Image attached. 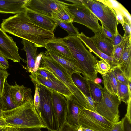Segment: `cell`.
<instances>
[{"label":"cell","mask_w":131,"mask_h":131,"mask_svg":"<svg viewBox=\"0 0 131 131\" xmlns=\"http://www.w3.org/2000/svg\"><path fill=\"white\" fill-rule=\"evenodd\" d=\"M0 27L6 32L30 41L37 47L45 48L46 43L54 37V32L36 25L24 13L3 19Z\"/></svg>","instance_id":"cell-1"},{"label":"cell","mask_w":131,"mask_h":131,"mask_svg":"<svg viewBox=\"0 0 131 131\" xmlns=\"http://www.w3.org/2000/svg\"><path fill=\"white\" fill-rule=\"evenodd\" d=\"M33 103L32 98L13 109L3 110V117L10 127L17 129L46 128Z\"/></svg>","instance_id":"cell-2"},{"label":"cell","mask_w":131,"mask_h":131,"mask_svg":"<svg viewBox=\"0 0 131 131\" xmlns=\"http://www.w3.org/2000/svg\"><path fill=\"white\" fill-rule=\"evenodd\" d=\"M40 67L51 73L56 78L64 84L69 89L79 103L86 108L91 110L86 96L77 88L66 70L54 60L45 51L41 52Z\"/></svg>","instance_id":"cell-3"},{"label":"cell","mask_w":131,"mask_h":131,"mask_svg":"<svg viewBox=\"0 0 131 131\" xmlns=\"http://www.w3.org/2000/svg\"><path fill=\"white\" fill-rule=\"evenodd\" d=\"M68 47L73 58L84 72V77L93 81L97 77V58L86 49L79 39L72 41Z\"/></svg>","instance_id":"cell-4"},{"label":"cell","mask_w":131,"mask_h":131,"mask_svg":"<svg viewBox=\"0 0 131 131\" xmlns=\"http://www.w3.org/2000/svg\"><path fill=\"white\" fill-rule=\"evenodd\" d=\"M34 84L37 86L40 100L38 113L48 131H58L59 127L52 105V92L42 85Z\"/></svg>","instance_id":"cell-5"},{"label":"cell","mask_w":131,"mask_h":131,"mask_svg":"<svg viewBox=\"0 0 131 131\" xmlns=\"http://www.w3.org/2000/svg\"><path fill=\"white\" fill-rule=\"evenodd\" d=\"M83 3L97 17L105 28L113 35L118 31L119 24L114 11L99 0H82Z\"/></svg>","instance_id":"cell-6"},{"label":"cell","mask_w":131,"mask_h":131,"mask_svg":"<svg viewBox=\"0 0 131 131\" xmlns=\"http://www.w3.org/2000/svg\"><path fill=\"white\" fill-rule=\"evenodd\" d=\"M103 95L96 105V111L102 116L115 124L119 121V105L121 101L117 96L110 93L105 87L102 88Z\"/></svg>","instance_id":"cell-7"},{"label":"cell","mask_w":131,"mask_h":131,"mask_svg":"<svg viewBox=\"0 0 131 131\" xmlns=\"http://www.w3.org/2000/svg\"><path fill=\"white\" fill-rule=\"evenodd\" d=\"M67 6L74 16L73 22L85 26L93 31L95 35L100 32L102 27L99 23L98 18L83 3H67Z\"/></svg>","instance_id":"cell-8"},{"label":"cell","mask_w":131,"mask_h":131,"mask_svg":"<svg viewBox=\"0 0 131 131\" xmlns=\"http://www.w3.org/2000/svg\"><path fill=\"white\" fill-rule=\"evenodd\" d=\"M79 126L94 131H110L114 124L110 121L96 111L84 107L78 120Z\"/></svg>","instance_id":"cell-9"},{"label":"cell","mask_w":131,"mask_h":131,"mask_svg":"<svg viewBox=\"0 0 131 131\" xmlns=\"http://www.w3.org/2000/svg\"><path fill=\"white\" fill-rule=\"evenodd\" d=\"M67 3L58 0H28L25 7L27 9L53 18Z\"/></svg>","instance_id":"cell-10"},{"label":"cell","mask_w":131,"mask_h":131,"mask_svg":"<svg viewBox=\"0 0 131 131\" xmlns=\"http://www.w3.org/2000/svg\"><path fill=\"white\" fill-rule=\"evenodd\" d=\"M18 49L12 37L0 28V55L7 60L19 62L22 59L19 54Z\"/></svg>","instance_id":"cell-11"},{"label":"cell","mask_w":131,"mask_h":131,"mask_svg":"<svg viewBox=\"0 0 131 131\" xmlns=\"http://www.w3.org/2000/svg\"><path fill=\"white\" fill-rule=\"evenodd\" d=\"M29 77L33 83L42 85L52 92L60 93L68 97L73 95L68 88L58 79L45 78L36 74L31 73Z\"/></svg>","instance_id":"cell-12"},{"label":"cell","mask_w":131,"mask_h":131,"mask_svg":"<svg viewBox=\"0 0 131 131\" xmlns=\"http://www.w3.org/2000/svg\"><path fill=\"white\" fill-rule=\"evenodd\" d=\"M124 38L123 50L117 66L122 72L127 79L131 81V37Z\"/></svg>","instance_id":"cell-13"},{"label":"cell","mask_w":131,"mask_h":131,"mask_svg":"<svg viewBox=\"0 0 131 131\" xmlns=\"http://www.w3.org/2000/svg\"><path fill=\"white\" fill-rule=\"evenodd\" d=\"M48 54L55 61L64 68L71 75L74 73L82 74L84 72L77 61L74 59L68 57L56 52L47 50Z\"/></svg>","instance_id":"cell-14"},{"label":"cell","mask_w":131,"mask_h":131,"mask_svg":"<svg viewBox=\"0 0 131 131\" xmlns=\"http://www.w3.org/2000/svg\"><path fill=\"white\" fill-rule=\"evenodd\" d=\"M52 100L53 110L60 127L67 121V98L60 93L52 92Z\"/></svg>","instance_id":"cell-15"},{"label":"cell","mask_w":131,"mask_h":131,"mask_svg":"<svg viewBox=\"0 0 131 131\" xmlns=\"http://www.w3.org/2000/svg\"><path fill=\"white\" fill-rule=\"evenodd\" d=\"M66 98L67 102V121L72 125L79 126L78 120L80 114L84 107L73 95Z\"/></svg>","instance_id":"cell-16"},{"label":"cell","mask_w":131,"mask_h":131,"mask_svg":"<svg viewBox=\"0 0 131 131\" xmlns=\"http://www.w3.org/2000/svg\"><path fill=\"white\" fill-rule=\"evenodd\" d=\"M77 37L85 45L91 52L93 53L100 59L108 62L111 66V68L117 66V63L112 57L104 54L99 50L91 37L87 36L83 32L79 33Z\"/></svg>","instance_id":"cell-17"},{"label":"cell","mask_w":131,"mask_h":131,"mask_svg":"<svg viewBox=\"0 0 131 131\" xmlns=\"http://www.w3.org/2000/svg\"><path fill=\"white\" fill-rule=\"evenodd\" d=\"M25 13L33 23L45 30L54 32L58 26L51 18L27 9Z\"/></svg>","instance_id":"cell-18"},{"label":"cell","mask_w":131,"mask_h":131,"mask_svg":"<svg viewBox=\"0 0 131 131\" xmlns=\"http://www.w3.org/2000/svg\"><path fill=\"white\" fill-rule=\"evenodd\" d=\"M11 92L14 103L16 107L19 106L32 98L31 89L19 85L15 82L14 85H11Z\"/></svg>","instance_id":"cell-19"},{"label":"cell","mask_w":131,"mask_h":131,"mask_svg":"<svg viewBox=\"0 0 131 131\" xmlns=\"http://www.w3.org/2000/svg\"><path fill=\"white\" fill-rule=\"evenodd\" d=\"M21 43L24 46L21 50L26 54L27 70L29 72L32 73L37 70V47L33 43L24 39H22Z\"/></svg>","instance_id":"cell-20"},{"label":"cell","mask_w":131,"mask_h":131,"mask_svg":"<svg viewBox=\"0 0 131 131\" xmlns=\"http://www.w3.org/2000/svg\"><path fill=\"white\" fill-rule=\"evenodd\" d=\"M28 0H0V13L16 14L25 13Z\"/></svg>","instance_id":"cell-21"},{"label":"cell","mask_w":131,"mask_h":131,"mask_svg":"<svg viewBox=\"0 0 131 131\" xmlns=\"http://www.w3.org/2000/svg\"><path fill=\"white\" fill-rule=\"evenodd\" d=\"M45 48L47 50L53 51L68 57L74 58L64 38L54 37L46 43Z\"/></svg>","instance_id":"cell-22"},{"label":"cell","mask_w":131,"mask_h":131,"mask_svg":"<svg viewBox=\"0 0 131 131\" xmlns=\"http://www.w3.org/2000/svg\"><path fill=\"white\" fill-rule=\"evenodd\" d=\"M99 50L104 54L112 57L114 46L111 41L103 36L100 33L91 37Z\"/></svg>","instance_id":"cell-23"},{"label":"cell","mask_w":131,"mask_h":131,"mask_svg":"<svg viewBox=\"0 0 131 131\" xmlns=\"http://www.w3.org/2000/svg\"><path fill=\"white\" fill-rule=\"evenodd\" d=\"M101 75L104 87L111 94L118 97V81L112 71L110 69L107 73Z\"/></svg>","instance_id":"cell-24"},{"label":"cell","mask_w":131,"mask_h":131,"mask_svg":"<svg viewBox=\"0 0 131 131\" xmlns=\"http://www.w3.org/2000/svg\"><path fill=\"white\" fill-rule=\"evenodd\" d=\"M71 77L74 84L83 94L91 96L87 79L77 73L72 74Z\"/></svg>","instance_id":"cell-25"},{"label":"cell","mask_w":131,"mask_h":131,"mask_svg":"<svg viewBox=\"0 0 131 131\" xmlns=\"http://www.w3.org/2000/svg\"><path fill=\"white\" fill-rule=\"evenodd\" d=\"M90 96L97 104L100 102L102 97V88L100 84L95 83L93 81L87 79Z\"/></svg>","instance_id":"cell-26"},{"label":"cell","mask_w":131,"mask_h":131,"mask_svg":"<svg viewBox=\"0 0 131 131\" xmlns=\"http://www.w3.org/2000/svg\"><path fill=\"white\" fill-rule=\"evenodd\" d=\"M11 85L5 81L2 99L6 105L7 110L16 107V106L13 101L11 92Z\"/></svg>","instance_id":"cell-27"},{"label":"cell","mask_w":131,"mask_h":131,"mask_svg":"<svg viewBox=\"0 0 131 131\" xmlns=\"http://www.w3.org/2000/svg\"><path fill=\"white\" fill-rule=\"evenodd\" d=\"M118 97L121 102L127 104L131 98V92L130 91L128 85L118 81Z\"/></svg>","instance_id":"cell-28"},{"label":"cell","mask_w":131,"mask_h":131,"mask_svg":"<svg viewBox=\"0 0 131 131\" xmlns=\"http://www.w3.org/2000/svg\"><path fill=\"white\" fill-rule=\"evenodd\" d=\"M53 19L58 25L67 32L69 36H77L79 34L77 29L74 26L72 23Z\"/></svg>","instance_id":"cell-29"},{"label":"cell","mask_w":131,"mask_h":131,"mask_svg":"<svg viewBox=\"0 0 131 131\" xmlns=\"http://www.w3.org/2000/svg\"><path fill=\"white\" fill-rule=\"evenodd\" d=\"M74 18L66 6L60 10L55 15L53 19L72 23Z\"/></svg>","instance_id":"cell-30"},{"label":"cell","mask_w":131,"mask_h":131,"mask_svg":"<svg viewBox=\"0 0 131 131\" xmlns=\"http://www.w3.org/2000/svg\"><path fill=\"white\" fill-rule=\"evenodd\" d=\"M97 72L101 75H104L107 73L111 68V66L108 62L101 59L97 61Z\"/></svg>","instance_id":"cell-31"},{"label":"cell","mask_w":131,"mask_h":131,"mask_svg":"<svg viewBox=\"0 0 131 131\" xmlns=\"http://www.w3.org/2000/svg\"><path fill=\"white\" fill-rule=\"evenodd\" d=\"M117 81L128 85V81L127 79L122 72L117 66L111 68Z\"/></svg>","instance_id":"cell-32"},{"label":"cell","mask_w":131,"mask_h":131,"mask_svg":"<svg viewBox=\"0 0 131 131\" xmlns=\"http://www.w3.org/2000/svg\"><path fill=\"white\" fill-rule=\"evenodd\" d=\"M124 42V39H123L118 45L114 46V50L112 57L117 63L119 60L123 50Z\"/></svg>","instance_id":"cell-33"},{"label":"cell","mask_w":131,"mask_h":131,"mask_svg":"<svg viewBox=\"0 0 131 131\" xmlns=\"http://www.w3.org/2000/svg\"><path fill=\"white\" fill-rule=\"evenodd\" d=\"M10 75L6 69L0 68V99H2L5 83Z\"/></svg>","instance_id":"cell-34"},{"label":"cell","mask_w":131,"mask_h":131,"mask_svg":"<svg viewBox=\"0 0 131 131\" xmlns=\"http://www.w3.org/2000/svg\"><path fill=\"white\" fill-rule=\"evenodd\" d=\"M35 72L37 74L45 78L57 79L50 72L39 67Z\"/></svg>","instance_id":"cell-35"},{"label":"cell","mask_w":131,"mask_h":131,"mask_svg":"<svg viewBox=\"0 0 131 131\" xmlns=\"http://www.w3.org/2000/svg\"><path fill=\"white\" fill-rule=\"evenodd\" d=\"M35 86V92L34 95V105L37 112L39 111L40 106V100L38 88L36 85Z\"/></svg>","instance_id":"cell-36"},{"label":"cell","mask_w":131,"mask_h":131,"mask_svg":"<svg viewBox=\"0 0 131 131\" xmlns=\"http://www.w3.org/2000/svg\"><path fill=\"white\" fill-rule=\"evenodd\" d=\"M101 25L102 28L100 34L104 37L112 41L114 35L109 31L106 29L103 25Z\"/></svg>","instance_id":"cell-37"},{"label":"cell","mask_w":131,"mask_h":131,"mask_svg":"<svg viewBox=\"0 0 131 131\" xmlns=\"http://www.w3.org/2000/svg\"><path fill=\"white\" fill-rule=\"evenodd\" d=\"M122 119L123 122L122 131H131V122L125 116Z\"/></svg>","instance_id":"cell-38"},{"label":"cell","mask_w":131,"mask_h":131,"mask_svg":"<svg viewBox=\"0 0 131 131\" xmlns=\"http://www.w3.org/2000/svg\"><path fill=\"white\" fill-rule=\"evenodd\" d=\"M131 24L128 23L124 22L123 25L122 27L124 31V34L123 37L125 38L127 37H131Z\"/></svg>","instance_id":"cell-39"},{"label":"cell","mask_w":131,"mask_h":131,"mask_svg":"<svg viewBox=\"0 0 131 131\" xmlns=\"http://www.w3.org/2000/svg\"><path fill=\"white\" fill-rule=\"evenodd\" d=\"M58 131H75L74 126L69 124L67 121L59 127Z\"/></svg>","instance_id":"cell-40"},{"label":"cell","mask_w":131,"mask_h":131,"mask_svg":"<svg viewBox=\"0 0 131 131\" xmlns=\"http://www.w3.org/2000/svg\"><path fill=\"white\" fill-rule=\"evenodd\" d=\"M123 39V36H122L118 32L116 34L114 35L113 39L111 42L114 46H115L120 43Z\"/></svg>","instance_id":"cell-41"},{"label":"cell","mask_w":131,"mask_h":131,"mask_svg":"<svg viewBox=\"0 0 131 131\" xmlns=\"http://www.w3.org/2000/svg\"><path fill=\"white\" fill-rule=\"evenodd\" d=\"M9 67V64L7 60L0 55V68L6 70Z\"/></svg>","instance_id":"cell-42"},{"label":"cell","mask_w":131,"mask_h":131,"mask_svg":"<svg viewBox=\"0 0 131 131\" xmlns=\"http://www.w3.org/2000/svg\"><path fill=\"white\" fill-rule=\"evenodd\" d=\"M123 122L122 119L114 124L110 131H122Z\"/></svg>","instance_id":"cell-43"},{"label":"cell","mask_w":131,"mask_h":131,"mask_svg":"<svg viewBox=\"0 0 131 131\" xmlns=\"http://www.w3.org/2000/svg\"><path fill=\"white\" fill-rule=\"evenodd\" d=\"M127 112L125 116L131 122V98L129 100L127 104Z\"/></svg>","instance_id":"cell-44"},{"label":"cell","mask_w":131,"mask_h":131,"mask_svg":"<svg viewBox=\"0 0 131 131\" xmlns=\"http://www.w3.org/2000/svg\"><path fill=\"white\" fill-rule=\"evenodd\" d=\"M9 127L3 117L0 118V128L5 129Z\"/></svg>","instance_id":"cell-45"},{"label":"cell","mask_w":131,"mask_h":131,"mask_svg":"<svg viewBox=\"0 0 131 131\" xmlns=\"http://www.w3.org/2000/svg\"><path fill=\"white\" fill-rule=\"evenodd\" d=\"M74 127L75 131H94L90 129L82 127L79 126H74Z\"/></svg>","instance_id":"cell-46"},{"label":"cell","mask_w":131,"mask_h":131,"mask_svg":"<svg viewBox=\"0 0 131 131\" xmlns=\"http://www.w3.org/2000/svg\"><path fill=\"white\" fill-rule=\"evenodd\" d=\"M19 131H43L40 129L36 128H28L19 129Z\"/></svg>","instance_id":"cell-47"},{"label":"cell","mask_w":131,"mask_h":131,"mask_svg":"<svg viewBox=\"0 0 131 131\" xmlns=\"http://www.w3.org/2000/svg\"><path fill=\"white\" fill-rule=\"evenodd\" d=\"M0 109L3 111L7 110V107L2 99H0Z\"/></svg>","instance_id":"cell-48"},{"label":"cell","mask_w":131,"mask_h":131,"mask_svg":"<svg viewBox=\"0 0 131 131\" xmlns=\"http://www.w3.org/2000/svg\"><path fill=\"white\" fill-rule=\"evenodd\" d=\"M4 131H19V129L12 127H9L5 128Z\"/></svg>","instance_id":"cell-49"},{"label":"cell","mask_w":131,"mask_h":131,"mask_svg":"<svg viewBox=\"0 0 131 131\" xmlns=\"http://www.w3.org/2000/svg\"><path fill=\"white\" fill-rule=\"evenodd\" d=\"M71 2L73 4H81L83 3L82 0H65Z\"/></svg>","instance_id":"cell-50"},{"label":"cell","mask_w":131,"mask_h":131,"mask_svg":"<svg viewBox=\"0 0 131 131\" xmlns=\"http://www.w3.org/2000/svg\"><path fill=\"white\" fill-rule=\"evenodd\" d=\"M93 81L95 83L99 84L102 82V80L101 78L97 77L93 80Z\"/></svg>","instance_id":"cell-51"},{"label":"cell","mask_w":131,"mask_h":131,"mask_svg":"<svg viewBox=\"0 0 131 131\" xmlns=\"http://www.w3.org/2000/svg\"><path fill=\"white\" fill-rule=\"evenodd\" d=\"M3 110L0 109V118H3V115L2 113Z\"/></svg>","instance_id":"cell-52"},{"label":"cell","mask_w":131,"mask_h":131,"mask_svg":"<svg viewBox=\"0 0 131 131\" xmlns=\"http://www.w3.org/2000/svg\"><path fill=\"white\" fill-rule=\"evenodd\" d=\"M5 129L0 128V131H4Z\"/></svg>","instance_id":"cell-53"},{"label":"cell","mask_w":131,"mask_h":131,"mask_svg":"<svg viewBox=\"0 0 131 131\" xmlns=\"http://www.w3.org/2000/svg\"></svg>","instance_id":"cell-54"}]
</instances>
